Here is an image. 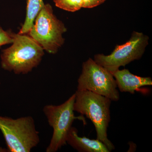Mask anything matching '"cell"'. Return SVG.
Returning <instances> with one entry per match:
<instances>
[{"mask_svg":"<svg viewBox=\"0 0 152 152\" xmlns=\"http://www.w3.org/2000/svg\"><path fill=\"white\" fill-rule=\"evenodd\" d=\"M74 105V111L85 115L94 125L97 139L106 146L110 152L115 149L108 138L107 129L110 121L112 101L108 98L90 91L77 90Z\"/></svg>","mask_w":152,"mask_h":152,"instance_id":"obj_1","label":"cell"},{"mask_svg":"<svg viewBox=\"0 0 152 152\" xmlns=\"http://www.w3.org/2000/svg\"><path fill=\"white\" fill-rule=\"evenodd\" d=\"M12 45L3 51L2 67L15 74H26L39 65L44 49L29 36L12 33Z\"/></svg>","mask_w":152,"mask_h":152,"instance_id":"obj_2","label":"cell"},{"mask_svg":"<svg viewBox=\"0 0 152 152\" xmlns=\"http://www.w3.org/2000/svg\"><path fill=\"white\" fill-rule=\"evenodd\" d=\"M66 31L64 23L55 15L51 6L47 4L39 12L28 33L44 50L55 54L64 45L63 34Z\"/></svg>","mask_w":152,"mask_h":152,"instance_id":"obj_3","label":"cell"},{"mask_svg":"<svg viewBox=\"0 0 152 152\" xmlns=\"http://www.w3.org/2000/svg\"><path fill=\"white\" fill-rule=\"evenodd\" d=\"M0 130L10 152H29L39 142V133L31 116L16 119L0 116Z\"/></svg>","mask_w":152,"mask_h":152,"instance_id":"obj_4","label":"cell"},{"mask_svg":"<svg viewBox=\"0 0 152 152\" xmlns=\"http://www.w3.org/2000/svg\"><path fill=\"white\" fill-rule=\"evenodd\" d=\"M117 88L115 79L110 71L91 58L83 63L77 90L90 91L117 102L120 99Z\"/></svg>","mask_w":152,"mask_h":152,"instance_id":"obj_5","label":"cell"},{"mask_svg":"<svg viewBox=\"0 0 152 152\" xmlns=\"http://www.w3.org/2000/svg\"><path fill=\"white\" fill-rule=\"evenodd\" d=\"M149 38L142 32L134 31L125 44L117 45L110 55H95L94 61L111 72L119 69L135 60L140 59L148 45Z\"/></svg>","mask_w":152,"mask_h":152,"instance_id":"obj_6","label":"cell"},{"mask_svg":"<svg viewBox=\"0 0 152 152\" xmlns=\"http://www.w3.org/2000/svg\"><path fill=\"white\" fill-rule=\"evenodd\" d=\"M75 94L59 105H48L43 109L49 125L53 130V136L47 152H56L66 144L67 136L76 118L74 105Z\"/></svg>","mask_w":152,"mask_h":152,"instance_id":"obj_7","label":"cell"},{"mask_svg":"<svg viewBox=\"0 0 152 152\" xmlns=\"http://www.w3.org/2000/svg\"><path fill=\"white\" fill-rule=\"evenodd\" d=\"M111 73L115 79L117 87L121 92L134 94L139 88L152 85V79L150 77L135 75L127 69H118Z\"/></svg>","mask_w":152,"mask_h":152,"instance_id":"obj_8","label":"cell"},{"mask_svg":"<svg viewBox=\"0 0 152 152\" xmlns=\"http://www.w3.org/2000/svg\"><path fill=\"white\" fill-rule=\"evenodd\" d=\"M66 143L80 152H110L105 145L101 141L91 140L78 135L76 128L72 127L67 136Z\"/></svg>","mask_w":152,"mask_h":152,"instance_id":"obj_9","label":"cell"},{"mask_svg":"<svg viewBox=\"0 0 152 152\" xmlns=\"http://www.w3.org/2000/svg\"><path fill=\"white\" fill-rule=\"evenodd\" d=\"M45 5L43 0H28L26 16L19 34L28 33L39 12Z\"/></svg>","mask_w":152,"mask_h":152,"instance_id":"obj_10","label":"cell"},{"mask_svg":"<svg viewBox=\"0 0 152 152\" xmlns=\"http://www.w3.org/2000/svg\"><path fill=\"white\" fill-rule=\"evenodd\" d=\"M58 7L68 12H75L82 8V0H54Z\"/></svg>","mask_w":152,"mask_h":152,"instance_id":"obj_11","label":"cell"},{"mask_svg":"<svg viewBox=\"0 0 152 152\" xmlns=\"http://www.w3.org/2000/svg\"><path fill=\"white\" fill-rule=\"evenodd\" d=\"M12 33L4 31L0 27V47L6 44L12 43Z\"/></svg>","mask_w":152,"mask_h":152,"instance_id":"obj_12","label":"cell"},{"mask_svg":"<svg viewBox=\"0 0 152 152\" xmlns=\"http://www.w3.org/2000/svg\"><path fill=\"white\" fill-rule=\"evenodd\" d=\"M106 0H82V8L91 9L102 4Z\"/></svg>","mask_w":152,"mask_h":152,"instance_id":"obj_13","label":"cell"}]
</instances>
